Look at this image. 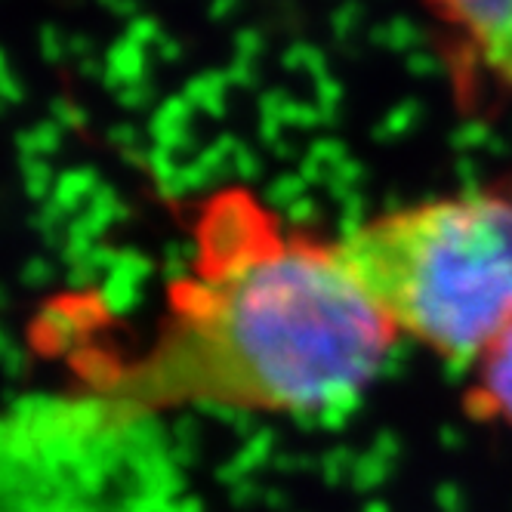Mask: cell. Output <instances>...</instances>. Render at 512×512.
<instances>
[{"label":"cell","mask_w":512,"mask_h":512,"mask_svg":"<svg viewBox=\"0 0 512 512\" xmlns=\"http://www.w3.org/2000/svg\"><path fill=\"white\" fill-rule=\"evenodd\" d=\"M475 364H479L475 398L488 414L512 423V331L503 334Z\"/></svg>","instance_id":"obj_4"},{"label":"cell","mask_w":512,"mask_h":512,"mask_svg":"<svg viewBox=\"0 0 512 512\" xmlns=\"http://www.w3.org/2000/svg\"><path fill=\"white\" fill-rule=\"evenodd\" d=\"M398 337L475 364L512 331V179L383 210L337 238Z\"/></svg>","instance_id":"obj_2"},{"label":"cell","mask_w":512,"mask_h":512,"mask_svg":"<svg viewBox=\"0 0 512 512\" xmlns=\"http://www.w3.org/2000/svg\"><path fill=\"white\" fill-rule=\"evenodd\" d=\"M482 75L512 99V0H420Z\"/></svg>","instance_id":"obj_3"},{"label":"cell","mask_w":512,"mask_h":512,"mask_svg":"<svg viewBox=\"0 0 512 512\" xmlns=\"http://www.w3.org/2000/svg\"><path fill=\"white\" fill-rule=\"evenodd\" d=\"M186 256L136 343L65 355L75 383L118 414L186 408L324 414L368 392L398 331L324 241L244 186L201 198Z\"/></svg>","instance_id":"obj_1"}]
</instances>
